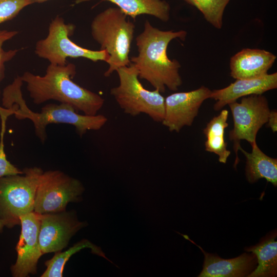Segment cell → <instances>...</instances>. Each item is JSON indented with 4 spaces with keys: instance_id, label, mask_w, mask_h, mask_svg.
<instances>
[{
    "instance_id": "d6986e66",
    "label": "cell",
    "mask_w": 277,
    "mask_h": 277,
    "mask_svg": "<svg viewBox=\"0 0 277 277\" xmlns=\"http://www.w3.org/2000/svg\"><path fill=\"white\" fill-rule=\"evenodd\" d=\"M87 0H80L84 1ZM115 5L127 16L133 19L141 15H152L166 22L170 18V6L164 0H102Z\"/></svg>"
},
{
    "instance_id": "8fae6325",
    "label": "cell",
    "mask_w": 277,
    "mask_h": 277,
    "mask_svg": "<svg viewBox=\"0 0 277 277\" xmlns=\"http://www.w3.org/2000/svg\"><path fill=\"white\" fill-rule=\"evenodd\" d=\"M21 232L16 246L17 259L10 267L14 277H26L37 273V264L43 255L39 241L38 214L32 211L20 217Z\"/></svg>"
},
{
    "instance_id": "2e32d148",
    "label": "cell",
    "mask_w": 277,
    "mask_h": 277,
    "mask_svg": "<svg viewBox=\"0 0 277 277\" xmlns=\"http://www.w3.org/2000/svg\"><path fill=\"white\" fill-rule=\"evenodd\" d=\"M251 152H248L241 146V151L246 157L245 175L250 183L264 178L276 187L277 185V159L265 154L258 147L256 141L251 144Z\"/></svg>"
},
{
    "instance_id": "30bf717a",
    "label": "cell",
    "mask_w": 277,
    "mask_h": 277,
    "mask_svg": "<svg viewBox=\"0 0 277 277\" xmlns=\"http://www.w3.org/2000/svg\"><path fill=\"white\" fill-rule=\"evenodd\" d=\"M38 241L43 255L62 251L80 230L87 226L74 211L38 214Z\"/></svg>"
},
{
    "instance_id": "cb8c5ba5",
    "label": "cell",
    "mask_w": 277,
    "mask_h": 277,
    "mask_svg": "<svg viewBox=\"0 0 277 277\" xmlns=\"http://www.w3.org/2000/svg\"><path fill=\"white\" fill-rule=\"evenodd\" d=\"M0 136V177L23 173V170H19L7 160L4 149V135Z\"/></svg>"
},
{
    "instance_id": "4316f807",
    "label": "cell",
    "mask_w": 277,
    "mask_h": 277,
    "mask_svg": "<svg viewBox=\"0 0 277 277\" xmlns=\"http://www.w3.org/2000/svg\"><path fill=\"white\" fill-rule=\"evenodd\" d=\"M49 0H34L35 3H43Z\"/></svg>"
},
{
    "instance_id": "8992f818",
    "label": "cell",
    "mask_w": 277,
    "mask_h": 277,
    "mask_svg": "<svg viewBox=\"0 0 277 277\" xmlns=\"http://www.w3.org/2000/svg\"><path fill=\"white\" fill-rule=\"evenodd\" d=\"M120 84L110 90V94L124 112L135 116L147 114L154 121L162 122L165 115V98L159 90L149 91L138 80L136 68L131 63L118 68Z\"/></svg>"
},
{
    "instance_id": "ffe728a7",
    "label": "cell",
    "mask_w": 277,
    "mask_h": 277,
    "mask_svg": "<svg viewBox=\"0 0 277 277\" xmlns=\"http://www.w3.org/2000/svg\"><path fill=\"white\" fill-rule=\"evenodd\" d=\"M84 248H90L91 252L106 259L113 264L103 252L102 249L87 239H83L65 251L55 252L54 256L46 261L45 265L46 269L41 277H62L65 264L74 254Z\"/></svg>"
},
{
    "instance_id": "277c9868",
    "label": "cell",
    "mask_w": 277,
    "mask_h": 277,
    "mask_svg": "<svg viewBox=\"0 0 277 277\" xmlns=\"http://www.w3.org/2000/svg\"><path fill=\"white\" fill-rule=\"evenodd\" d=\"M135 25L118 8L110 7L97 14L91 24L94 40L109 55V65L104 76L108 77L122 67L130 64L129 54L134 36Z\"/></svg>"
},
{
    "instance_id": "7a4b0ae2",
    "label": "cell",
    "mask_w": 277,
    "mask_h": 277,
    "mask_svg": "<svg viewBox=\"0 0 277 277\" xmlns=\"http://www.w3.org/2000/svg\"><path fill=\"white\" fill-rule=\"evenodd\" d=\"M76 66L72 63L65 65L50 64L45 74L40 76L28 71L21 76L33 102L41 104L49 100L69 104L77 112L95 115L102 108L104 99L100 95L75 83Z\"/></svg>"
},
{
    "instance_id": "9c48e42d",
    "label": "cell",
    "mask_w": 277,
    "mask_h": 277,
    "mask_svg": "<svg viewBox=\"0 0 277 277\" xmlns=\"http://www.w3.org/2000/svg\"><path fill=\"white\" fill-rule=\"evenodd\" d=\"M233 121V128L229 132V138L233 143L236 158L234 168L240 159L238 152L241 140L252 144L256 141L257 133L268 122L270 110L267 98L262 94H252L242 97L241 102L228 104Z\"/></svg>"
},
{
    "instance_id": "e0dca14e",
    "label": "cell",
    "mask_w": 277,
    "mask_h": 277,
    "mask_svg": "<svg viewBox=\"0 0 277 277\" xmlns=\"http://www.w3.org/2000/svg\"><path fill=\"white\" fill-rule=\"evenodd\" d=\"M276 230L263 238L257 244L245 248L256 255L258 265L247 277H275L277 275Z\"/></svg>"
},
{
    "instance_id": "7402d4cb",
    "label": "cell",
    "mask_w": 277,
    "mask_h": 277,
    "mask_svg": "<svg viewBox=\"0 0 277 277\" xmlns=\"http://www.w3.org/2000/svg\"><path fill=\"white\" fill-rule=\"evenodd\" d=\"M34 3V0H0V24L14 18L23 8Z\"/></svg>"
},
{
    "instance_id": "603a6c76",
    "label": "cell",
    "mask_w": 277,
    "mask_h": 277,
    "mask_svg": "<svg viewBox=\"0 0 277 277\" xmlns=\"http://www.w3.org/2000/svg\"><path fill=\"white\" fill-rule=\"evenodd\" d=\"M17 31H8L0 30V84L5 77V63L12 60L16 54L18 50H9L5 51L3 46L4 43L15 36ZM0 89V96H1Z\"/></svg>"
},
{
    "instance_id": "5bb4252c",
    "label": "cell",
    "mask_w": 277,
    "mask_h": 277,
    "mask_svg": "<svg viewBox=\"0 0 277 277\" xmlns=\"http://www.w3.org/2000/svg\"><path fill=\"white\" fill-rule=\"evenodd\" d=\"M276 88L277 72H275L258 78L236 79L234 82L224 88L212 91L210 98L216 101L213 109L219 111L240 97L262 94Z\"/></svg>"
},
{
    "instance_id": "44dd1931",
    "label": "cell",
    "mask_w": 277,
    "mask_h": 277,
    "mask_svg": "<svg viewBox=\"0 0 277 277\" xmlns=\"http://www.w3.org/2000/svg\"><path fill=\"white\" fill-rule=\"evenodd\" d=\"M196 8L213 27L221 29L224 10L231 0H184Z\"/></svg>"
},
{
    "instance_id": "6da1fadb",
    "label": "cell",
    "mask_w": 277,
    "mask_h": 277,
    "mask_svg": "<svg viewBox=\"0 0 277 277\" xmlns=\"http://www.w3.org/2000/svg\"><path fill=\"white\" fill-rule=\"evenodd\" d=\"M184 30L163 31L154 27L146 20L143 31L136 37L138 54L130 61L136 68L138 77L148 81L160 93L165 92L166 87L175 91L182 84L179 74L180 63L168 57L167 49L169 43L179 38L185 39Z\"/></svg>"
},
{
    "instance_id": "ba28073f",
    "label": "cell",
    "mask_w": 277,
    "mask_h": 277,
    "mask_svg": "<svg viewBox=\"0 0 277 277\" xmlns=\"http://www.w3.org/2000/svg\"><path fill=\"white\" fill-rule=\"evenodd\" d=\"M84 190L80 181L61 171H43L36 190L33 211L45 214L65 211L69 203L82 200Z\"/></svg>"
},
{
    "instance_id": "d4e9b609",
    "label": "cell",
    "mask_w": 277,
    "mask_h": 277,
    "mask_svg": "<svg viewBox=\"0 0 277 277\" xmlns=\"http://www.w3.org/2000/svg\"><path fill=\"white\" fill-rule=\"evenodd\" d=\"M267 127L271 129L273 132L277 131V112L276 110H270L268 116Z\"/></svg>"
},
{
    "instance_id": "5b68a950",
    "label": "cell",
    "mask_w": 277,
    "mask_h": 277,
    "mask_svg": "<svg viewBox=\"0 0 277 277\" xmlns=\"http://www.w3.org/2000/svg\"><path fill=\"white\" fill-rule=\"evenodd\" d=\"M23 173L0 177V218L9 228L20 225V217L33 211L37 186L43 170L27 167Z\"/></svg>"
},
{
    "instance_id": "52a82bcc",
    "label": "cell",
    "mask_w": 277,
    "mask_h": 277,
    "mask_svg": "<svg viewBox=\"0 0 277 277\" xmlns=\"http://www.w3.org/2000/svg\"><path fill=\"white\" fill-rule=\"evenodd\" d=\"M75 28L74 25L66 24L63 17L56 16L49 26L47 37L37 42L35 54L53 65H65L67 57H83L95 62L103 61L107 63L109 55L105 50L88 49L77 45L69 38Z\"/></svg>"
},
{
    "instance_id": "7c38bea8",
    "label": "cell",
    "mask_w": 277,
    "mask_h": 277,
    "mask_svg": "<svg viewBox=\"0 0 277 277\" xmlns=\"http://www.w3.org/2000/svg\"><path fill=\"white\" fill-rule=\"evenodd\" d=\"M211 90L204 86L188 92H175L165 98V115L162 124L170 132H179L192 125L204 101L210 98Z\"/></svg>"
},
{
    "instance_id": "9a60e30c",
    "label": "cell",
    "mask_w": 277,
    "mask_h": 277,
    "mask_svg": "<svg viewBox=\"0 0 277 277\" xmlns=\"http://www.w3.org/2000/svg\"><path fill=\"white\" fill-rule=\"evenodd\" d=\"M276 58V55L263 49H243L230 58V76L235 79L263 76L268 74Z\"/></svg>"
},
{
    "instance_id": "3957f363",
    "label": "cell",
    "mask_w": 277,
    "mask_h": 277,
    "mask_svg": "<svg viewBox=\"0 0 277 277\" xmlns=\"http://www.w3.org/2000/svg\"><path fill=\"white\" fill-rule=\"evenodd\" d=\"M23 83L21 76H17L4 88L3 106L10 110L16 118L32 121L35 135L42 143L47 137L46 127L51 124L71 125L82 137L87 131L101 129L107 122V118L103 115L80 114L73 107L65 103L48 104L41 108L40 112H34L29 109L23 98L21 90Z\"/></svg>"
},
{
    "instance_id": "ac0fdd59",
    "label": "cell",
    "mask_w": 277,
    "mask_h": 277,
    "mask_svg": "<svg viewBox=\"0 0 277 277\" xmlns=\"http://www.w3.org/2000/svg\"><path fill=\"white\" fill-rule=\"evenodd\" d=\"M229 112L224 109L213 117L203 130L206 137L205 149L206 151L214 153L219 156L220 163L225 164L231 152L227 149V144L225 140V130L228 126L227 119Z\"/></svg>"
},
{
    "instance_id": "484cf974",
    "label": "cell",
    "mask_w": 277,
    "mask_h": 277,
    "mask_svg": "<svg viewBox=\"0 0 277 277\" xmlns=\"http://www.w3.org/2000/svg\"><path fill=\"white\" fill-rule=\"evenodd\" d=\"M4 226L5 224L3 221L0 218V232L2 231Z\"/></svg>"
},
{
    "instance_id": "4fadbf2b",
    "label": "cell",
    "mask_w": 277,
    "mask_h": 277,
    "mask_svg": "<svg viewBox=\"0 0 277 277\" xmlns=\"http://www.w3.org/2000/svg\"><path fill=\"white\" fill-rule=\"evenodd\" d=\"M182 235L197 246L204 254L203 269L198 277H247L258 265L256 255L252 252L244 253L234 258L224 259L217 254L206 252L187 235Z\"/></svg>"
}]
</instances>
